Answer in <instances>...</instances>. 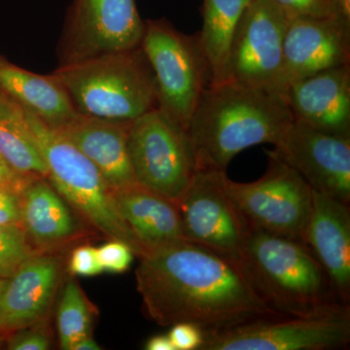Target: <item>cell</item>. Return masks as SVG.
<instances>
[{"label": "cell", "mask_w": 350, "mask_h": 350, "mask_svg": "<svg viewBox=\"0 0 350 350\" xmlns=\"http://www.w3.org/2000/svg\"><path fill=\"white\" fill-rule=\"evenodd\" d=\"M0 93L45 125L59 130L76 111L68 93L54 75L21 68L0 55Z\"/></svg>", "instance_id": "obj_20"}, {"label": "cell", "mask_w": 350, "mask_h": 350, "mask_svg": "<svg viewBox=\"0 0 350 350\" xmlns=\"http://www.w3.org/2000/svg\"><path fill=\"white\" fill-rule=\"evenodd\" d=\"M22 226L38 246L56 245L72 238L76 224L68 202L47 178H33L22 197Z\"/></svg>", "instance_id": "obj_21"}, {"label": "cell", "mask_w": 350, "mask_h": 350, "mask_svg": "<svg viewBox=\"0 0 350 350\" xmlns=\"http://www.w3.org/2000/svg\"><path fill=\"white\" fill-rule=\"evenodd\" d=\"M287 23L271 0H253L232 38L228 81L278 93Z\"/></svg>", "instance_id": "obj_12"}, {"label": "cell", "mask_w": 350, "mask_h": 350, "mask_svg": "<svg viewBox=\"0 0 350 350\" xmlns=\"http://www.w3.org/2000/svg\"><path fill=\"white\" fill-rule=\"evenodd\" d=\"M167 336L175 350H200L204 342V331L187 322L172 325Z\"/></svg>", "instance_id": "obj_29"}, {"label": "cell", "mask_w": 350, "mask_h": 350, "mask_svg": "<svg viewBox=\"0 0 350 350\" xmlns=\"http://www.w3.org/2000/svg\"><path fill=\"white\" fill-rule=\"evenodd\" d=\"M273 150L312 190L349 204L350 137L294 120Z\"/></svg>", "instance_id": "obj_13"}, {"label": "cell", "mask_w": 350, "mask_h": 350, "mask_svg": "<svg viewBox=\"0 0 350 350\" xmlns=\"http://www.w3.org/2000/svg\"><path fill=\"white\" fill-rule=\"evenodd\" d=\"M69 269L71 273L81 276L98 275L103 271L98 261V250L89 245L80 246L73 251Z\"/></svg>", "instance_id": "obj_30"}, {"label": "cell", "mask_w": 350, "mask_h": 350, "mask_svg": "<svg viewBox=\"0 0 350 350\" xmlns=\"http://www.w3.org/2000/svg\"><path fill=\"white\" fill-rule=\"evenodd\" d=\"M144 31L135 0H73L59 42V66L133 49Z\"/></svg>", "instance_id": "obj_10"}, {"label": "cell", "mask_w": 350, "mask_h": 350, "mask_svg": "<svg viewBox=\"0 0 350 350\" xmlns=\"http://www.w3.org/2000/svg\"><path fill=\"white\" fill-rule=\"evenodd\" d=\"M101 349V347H100V345L96 344V340H94V338H92L89 336H87V337H85L84 338H82L81 340H79V342H77L73 347L72 350H100Z\"/></svg>", "instance_id": "obj_34"}, {"label": "cell", "mask_w": 350, "mask_h": 350, "mask_svg": "<svg viewBox=\"0 0 350 350\" xmlns=\"http://www.w3.org/2000/svg\"><path fill=\"white\" fill-rule=\"evenodd\" d=\"M7 282H8V280L0 278V298H1L2 294H3L4 289H5Z\"/></svg>", "instance_id": "obj_36"}, {"label": "cell", "mask_w": 350, "mask_h": 350, "mask_svg": "<svg viewBox=\"0 0 350 350\" xmlns=\"http://www.w3.org/2000/svg\"><path fill=\"white\" fill-rule=\"evenodd\" d=\"M271 2L288 21L297 18H337L342 21L338 13L337 0H271Z\"/></svg>", "instance_id": "obj_26"}, {"label": "cell", "mask_w": 350, "mask_h": 350, "mask_svg": "<svg viewBox=\"0 0 350 350\" xmlns=\"http://www.w3.org/2000/svg\"><path fill=\"white\" fill-rule=\"evenodd\" d=\"M130 123L108 121L76 112L57 131L94 163L114 192L138 184L128 151Z\"/></svg>", "instance_id": "obj_18"}, {"label": "cell", "mask_w": 350, "mask_h": 350, "mask_svg": "<svg viewBox=\"0 0 350 350\" xmlns=\"http://www.w3.org/2000/svg\"><path fill=\"white\" fill-rule=\"evenodd\" d=\"M34 255L22 226L0 225V278L9 280Z\"/></svg>", "instance_id": "obj_25"}, {"label": "cell", "mask_w": 350, "mask_h": 350, "mask_svg": "<svg viewBox=\"0 0 350 350\" xmlns=\"http://www.w3.org/2000/svg\"><path fill=\"white\" fill-rule=\"evenodd\" d=\"M57 324L62 349L72 350L79 340L90 335L91 308L81 289L73 280L64 288L57 308Z\"/></svg>", "instance_id": "obj_24"}, {"label": "cell", "mask_w": 350, "mask_h": 350, "mask_svg": "<svg viewBox=\"0 0 350 350\" xmlns=\"http://www.w3.org/2000/svg\"><path fill=\"white\" fill-rule=\"evenodd\" d=\"M0 155L20 174L47 178L48 169L24 109L0 93Z\"/></svg>", "instance_id": "obj_23"}, {"label": "cell", "mask_w": 350, "mask_h": 350, "mask_svg": "<svg viewBox=\"0 0 350 350\" xmlns=\"http://www.w3.org/2000/svg\"><path fill=\"white\" fill-rule=\"evenodd\" d=\"M112 194L122 218L147 254L185 241L176 202L140 184Z\"/></svg>", "instance_id": "obj_19"}, {"label": "cell", "mask_w": 350, "mask_h": 350, "mask_svg": "<svg viewBox=\"0 0 350 350\" xmlns=\"http://www.w3.org/2000/svg\"><path fill=\"white\" fill-rule=\"evenodd\" d=\"M22 220L21 197L14 193L0 191V225L22 226Z\"/></svg>", "instance_id": "obj_32"}, {"label": "cell", "mask_w": 350, "mask_h": 350, "mask_svg": "<svg viewBox=\"0 0 350 350\" xmlns=\"http://www.w3.org/2000/svg\"><path fill=\"white\" fill-rule=\"evenodd\" d=\"M140 46L154 73L159 109L187 131L213 82L199 32L188 36L167 20H147Z\"/></svg>", "instance_id": "obj_6"}, {"label": "cell", "mask_w": 350, "mask_h": 350, "mask_svg": "<svg viewBox=\"0 0 350 350\" xmlns=\"http://www.w3.org/2000/svg\"><path fill=\"white\" fill-rule=\"evenodd\" d=\"M340 19L350 25V0H337Z\"/></svg>", "instance_id": "obj_35"}, {"label": "cell", "mask_w": 350, "mask_h": 350, "mask_svg": "<svg viewBox=\"0 0 350 350\" xmlns=\"http://www.w3.org/2000/svg\"><path fill=\"white\" fill-rule=\"evenodd\" d=\"M225 174L197 169L177 206L185 241L238 264L250 227L226 192Z\"/></svg>", "instance_id": "obj_11"}, {"label": "cell", "mask_w": 350, "mask_h": 350, "mask_svg": "<svg viewBox=\"0 0 350 350\" xmlns=\"http://www.w3.org/2000/svg\"><path fill=\"white\" fill-rule=\"evenodd\" d=\"M350 342V310L308 317L268 315L204 333L200 350H329Z\"/></svg>", "instance_id": "obj_9"}, {"label": "cell", "mask_w": 350, "mask_h": 350, "mask_svg": "<svg viewBox=\"0 0 350 350\" xmlns=\"http://www.w3.org/2000/svg\"><path fill=\"white\" fill-rule=\"evenodd\" d=\"M267 160L266 172L255 181L241 183L225 174L226 192L248 227L305 243L312 189L275 150L267 152Z\"/></svg>", "instance_id": "obj_7"}, {"label": "cell", "mask_w": 350, "mask_h": 350, "mask_svg": "<svg viewBox=\"0 0 350 350\" xmlns=\"http://www.w3.org/2000/svg\"><path fill=\"white\" fill-rule=\"evenodd\" d=\"M96 250L103 271L123 273L130 268L133 260V250L123 241L112 239Z\"/></svg>", "instance_id": "obj_27"}, {"label": "cell", "mask_w": 350, "mask_h": 350, "mask_svg": "<svg viewBox=\"0 0 350 350\" xmlns=\"http://www.w3.org/2000/svg\"><path fill=\"white\" fill-rule=\"evenodd\" d=\"M305 243L326 271L340 301L350 300L349 204L312 190Z\"/></svg>", "instance_id": "obj_17"}, {"label": "cell", "mask_w": 350, "mask_h": 350, "mask_svg": "<svg viewBox=\"0 0 350 350\" xmlns=\"http://www.w3.org/2000/svg\"><path fill=\"white\" fill-rule=\"evenodd\" d=\"M293 121L282 94L234 81L211 85L187 129L197 167L226 172L241 151L275 146Z\"/></svg>", "instance_id": "obj_2"}, {"label": "cell", "mask_w": 350, "mask_h": 350, "mask_svg": "<svg viewBox=\"0 0 350 350\" xmlns=\"http://www.w3.org/2000/svg\"><path fill=\"white\" fill-rule=\"evenodd\" d=\"M145 349L175 350L167 335L154 336V337L149 338L147 340L146 345H145Z\"/></svg>", "instance_id": "obj_33"}, {"label": "cell", "mask_w": 350, "mask_h": 350, "mask_svg": "<svg viewBox=\"0 0 350 350\" xmlns=\"http://www.w3.org/2000/svg\"><path fill=\"white\" fill-rule=\"evenodd\" d=\"M6 349L10 350H47L51 349L48 334L40 323L20 329L6 337Z\"/></svg>", "instance_id": "obj_28"}, {"label": "cell", "mask_w": 350, "mask_h": 350, "mask_svg": "<svg viewBox=\"0 0 350 350\" xmlns=\"http://www.w3.org/2000/svg\"><path fill=\"white\" fill-rule=\"evenodd\" d=\"M52 75L80 114L129 123L158 108L155 78L142 46L59 66Z\"/></svg>", "instance_id": "obj_4"}, {"label": "cell", "mask_w": 350, "mask_h": 350, "mask_svg": "<svg viewBox=\"0 0 350 350\" xmlns=\"http://www.w3.org/2000/svg\"><path fill=\"white\" fill-rule=\"evenodd\" d=\"M253 0H204L200 42L211 66L213 84L227 82L230 49L237 27Z\"/></svg>", "instance_id": "obj_22"}, {"label": "cell", "mask_w": 350, "mask_h": 350, "mask_svg": "<svg viewBox=\"0 0 350 350\" xmlns=\"http://www.w3.org/2000/svg\"><path fill=\"white\" fill-rule=\"evenodd\" d=\"M350 64V25L337 18L289 20L283 41L278 93L327 69Z\"/></svg>", "instance_id": "obj_14"}, {"label": "cell", "mask_w": 350, "mask_h": 350, "mask_svg": "<svg viewBox=\"0 0 350 350\" xmlns=\"http://www.w3.org/2000/svg\"><path fill=\"white\" fill-rule=\"evenodd\" d=\"M33 178L38 177L20 174L0 155V191H7L22 197L25 188Z\"/></svg>", "instance_id": "obj_31"}, {"label": "cell", "mask_w": 350, "mask_h": 350, "mask_svg": "<svg viewBox=\"0 0 350 350\" xmlns=\"http://www.w3.org/2000/svg\"><path fill=\"white\" fill-rule=\"evenodd\" d=\"M283 98L294 120L350 137V64L299 80L287 88Z\"/></svg>", "instance_id": "obj_15"}, {"label": "cell", "mask_w": 350, "mask_h": 350, "mask_svg": "<svg viewBox=\"0 0 350 350\" xmlns=\"http://www.w3.org/2000/svg\"><path fill=\"white\" fill-rule=\"evenodd\" d=\"M144 310L158 325L187 322L214 333L271 312L237 262L183 241L152 251L135 271Z\"/></svg>", "instance_id": "obj_1"}, {"label": "cell", "mask_w": 350, "mask_h": 350, "mask_svg": "<svg viewBox=\"0 0 350 350\" xmlns=\"http://www.w3.org/2000/svg\"><path fill=\"white\" fill-rule=\"evenodd\" d=\"M61 280L57 257L36 254L9 278L0 298V335L41 323L49 312Z\"/></svg>", "instance_id": "obj_16"}, {"label": "cell", "mask_w": 350, "mask_h": 350, "mask_svg": "<svg viewBox=\"0 0 350 350\" xmlns=\"http://www.w3.org/2000/svg\"><path fill=\"white\" fill-rule=\"evenodd\" d=\"M5 338L6 337H4V336L0 335V349H1L2 345H3L4 344V342H5V340H4V338Z\"/></svg>", "instance_id": "obj_37"}, {"label": "cell", "mask_w": 350, "mask_h": 350, "mask_svg": "<svg viewBox=\"0 0 350 350\" xmlns=\"http://www.w3.org/2000/svg\"><path fill=\"white\" fill-rule=\"evenodd\" d=\"M128 151L137 183L174 202L198 169L187 131L159 108L131 122Z\"/></svg>", "instance_id": "obj_8"}, {"label": "cell", "mask_w": 350, "mask_h": 350, "mask_svg": "<svg viewBox=\"0 0 350 350\" xmlns=\"http://www.w3.org/2000/svg\"><path fill=\"white\" fill-rule=\"evenodd\" d=\"M238 265L271 312L308 317L349 308L305 243L248 228Z\"/></svg>", "instance_id": "obj_3"}, {"label": "cell", "mask_w": 350, "mask_h": 350, "mask_svg": "<svg viewBox=\"0 0 350 350\" xmlns=\"http://www.w3.org/2000/svg\"><path fill=\"white\" fill-rule=\"evenodd\" d=\"M47 165V180L85 220L108 238L125 243L138 258L147 255L122 218L107 185L94 163L59 131L24 109Z\"/></svg>", "instance_id": "obj_5"}]
</instances>
